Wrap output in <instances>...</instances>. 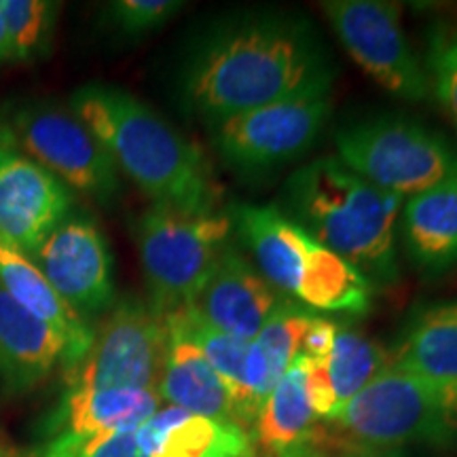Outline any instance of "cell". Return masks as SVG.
Masks as SVG:
<instances>
[{"instance_id": "obj_30", "label": "cell", "mask_w": 457, "mask_h": 457, "mask_svg": "<svg viewBox=\"0 0 457 457\" xmlns=\"http://www.w3.org/2000/svg\"><path fill=\"white\" fill-rule=\"evenodd\" d=\"M305 390L310 398V407L316 420L333 421L337 415V396L330 381L327 360H310L307 358L305 370Z\"/></svg>"}, {"instance_id": "obj_25", "label": "cell", "mask_w": 457, "mask_h": 457, "mask_svg": "<svg viewBox=\"0 0 457 457\" xmlns=\"http://www.w3.org/2000/svg\"><path fill=\"white\" fill-rule=\"evenodd\" d=\"M176 312H179L180 322L188 337H191L193 343L199 347V352L204 353V358L208 360V364L214 369V373L220 377V381L225 384L228 394H231L237 415L239 404H242L244 400L245 364H248L250 343L253 341L237 339V337L216 330L214 327H210L208 322H204L191 307H180V310Z\"/></svg>"}, {"instance_id": "obj_16", "label": "cell", "mask_w": 457, "mask_h": 457, "mask_svg": "<svg viewBox=\"0 0 457 457\" xmlns=\"http://www.w3.org/2000/svg\"><path fill=\"white\" fill-rule=\"evenodd\" d=\"M404 253L424 276L457 267V171L441 185L409 197L400 210Z\"/></svg>"}, {"instance_id": "obj_20", "label": "cell", "mask_w": 457, "mask_h": 457, "mask_svg": "<svg viewBox=\"0 0 457 457\" xmlns=\"http://www.w3.org/2000/svg\"><path fill=\"white\" fill-rule=\"evenodd\" d=\"M155 390H66L49 420V434L87 438L138 430L159 411Z\"/></svg>"}, {"instance_id": "obj_23", "label": "cell", "mask_w": 457, "mask_h": 457, "mask_svg": "<svg viewBox=\"0 0 457 457\" xmlns=\"http://www.w3.org/2000/svg\"><path fill=\"white\" fill-rule=\"evenodd\" d=\"M307 358L299 356L262 403L256 417V438L271 453L286 455L313 436L316 415L305 390Z\"/></svg>"}, {"instance_id": "obj_22", "label": "cell", "mask_w": 457, "mask_h": 457, "mask_svg": "<svg viewBox=\"0 0 457 457\" xmlns=\"http://www.w3.org/2000/svg\"><path fill=\"white\" fill-rule=\"evenodd\" d=\"M373 293V284L352 262L310 236L295 293L307 310L364 316L370 310Z\"/></svg>"}, {"instance_id": "obj_15", "label": "cell", "mask_w": 457, "mask_h": 457, "mask_svg": "<svg viewBox=\"0 0 457 457\" xmlns=\"http://www.w3.org/2000/svg\"><path fill=\"white\" fill-rule=\"evenodd\" d=\"M233 231L253 254L259 273L278 295L295 296L299 284L305 244L310 236L276 205L233 204L228 208Z\"/></svg>"}, {"instance_id": "obj_21", "label": "cell", "mask_w": 457, "mask_h": 457, "mask_svg": "<svg viewBox=\"0 0 457 457\" xmlns=\"http://www.w3.org/2000/svg\"><path fill=\"white\" fill-rule=\"evenodd\" d=\"M392 364L434 384L457 387V301L417 310L400 335Z\"/></svg>"}, {"instance_id": "obj_34", "label": "cell", "mask_w": 457, "mask_h": 457, "mask_svg": "<svg viewBox=\"0 0 457 457\" xmlns=\"http://www.w3.org/2000/svg\"><path fill=\"white\" fill-rule=\"evenodd\" d=\"M0 60H11L9 34H7V26H4L3 15H0Z\"/></svg>"}, {"instance_id": "obj_12", "label": "cell", "mask_w": 457, "mask_h": 457, "mask_svg": "<svg viewBox=\"0 0 457 457\" xmlns=\"http://www.w3.org/2000/svg\"><path fill=\"white\" fill-rule=\"evenodd\" d=\"M72 193L43 165L15 148L0 151V237L32 256L71 214Z\"/></svg>"}, {"instance_id": "obj_33", "label": "cell", "mask_w": 457, "mask_h": 457, "mask_svg": "<svg viewBox=\"0 0 457 457\" xmlns=\"http://www.w3.org/2000/svg\"><path fill=\"white\" fill-rule=\"evenodd\" d=\"M343 453L339 457H404L400 449H375V447H360V445H352L343 438Z\"/></svg>"}, {"instance_id": "obj_4", "label": "cell", "mask_w": 457, "mask_h": 457, "mask_svg": "<svg viewBox=\"0 0 457 457\" xmlns=\"http://www.w3.org/2000/svg\"><path fill=\"white\" fill-rule=\"evenodd\" d=\"M333 421L347 443L360 447L400 449L409 443L447 447L457 436V387L434 384L392 364Z\"/></svg>"}, {"instance_id": "obj_35", "label": "cell", "mask_w": 457, "mask_h": 457, "mask_svg": "<svg viewBox=\"0 0 457 457\" xmlns=\"http://www.w3.org/2000/svg\"><path fill=\"white\" fill-rule=\"evenodd\" d=\"M3 148H15V145H13V138H11L9 129L4 128V123H0V151H3Z\"/></svg>"}, {"instance_id": "obj_11", "label": "cell", "mask_w": 457, "mask_h": 457, "mask_svg": "<svg viewBox=\"0 0 457 457\" xmlns=\"http://www.w3.org/2000/svg\"><path fill=\"white\" fill-rule=\"evenodd\" d=\"M30 259L79 316L112 305V254L104 233L89 216L68 214Z\"/></svg>"}, {"instance_id": "obj_1", "label": "cell", "mask_w": 457, "mask_h": 457, "mask_svg": "<svg viewBox=\"0 0 457 457\" xmlns=\"http://www.w3.org/2000/svg\"><path fill=\"white\" fill-rule=\"evenodd\" d=\"M335 64L307 20L282 11L225 17L199 38L180 77L187 112L208 128L236 114L330 91Z\"/></svg>"}, {"instance_id": "obj_32", "label": "cell", "mask_w": 457, "mask_h": 457, "mask_svg": "<svg viewBox=\"0 0 457 457\" xmlns=\"http://www.w3.org/2000/svg\"><path fill=\"white\" fill-rule=\"evenodd\" d=\"M337 324L324 316H312L301 345V356L310 360H327L333 350Z\"/></svg>"}, {"instance_id": "obj_9", "label": "cell", "mask_w": 457, "mask_h": 457, "mask_svg": "<svg viewBox=\"0 0 457 457\" xmlns=\"http://www.w3.org/2000/svg\"><path fill=\"white\" fill-rule=\"evenodd\" d=\"M13 145L43 165L68 188L111 204L119 191V171L112 157L71 108L28 104L11 112L4 123Z\"/></svg>"}, {"instance_id": "obj_26", "label": "cell", "mask_w": 457, "mask_h": 457, "mask_svg": "<svg viewBox=\"0 0 457 457\" xmlns=\"http://www.w3.org/2000/svg\"><path fill=\"white\" fill-rule=\"evenodd\" d=\"M312 316L313 313L305 305L282 299L253 341L265 358L276 384L282 379L286 370L293 367L295 360L301 356L303 337L310 327Z\"/></svg>"}, {"instance_id": "obj_18", "label": "cell", "mask_w": 457, "mask_h": 457, "mask_svg": "<svg viewBox=\"0 0 457 457\" xmlns=\"http://www.w3.org/2000/svg\"><path fill=\"white\" fill-rule=\"evenodd\" d=\"M64 337L17 305L0 286V377L13 392L41 384L66 362Z\"/></svg>"}, {"instance_id": "obj_24", "label": "cell", "mask_w": 457, "mask_h": 457, "mask_svg": "<svg viewBox=\"0 0 457 457\" xmlns=\"http://www.w3.org/2000/svg\"><path fill=\"white\" fill-rule=\"evenodd\" d=\"M392 367V353L375 339L353 328H337L327 369L337 396V415L350 400ZM335 415V417H337Z\"/></svg>"}, {"instance_id": "obj_17", "label": "cell", "mask_w": 457, "mask_h": 457, "mask_svg": "<svg viewBox=\"0 0 457 457\" xmlns=\"http://www.w3.org/2000/svg\"><path fill=\"white\" fill-rule=\"evenodd\" d=\"M146 457H254L248 432L233 421L165 407L136 430Z\"/></svg>"}, {"instance_id": "obj_27", "label": "cell", "mask_w": 457, "mask_h": 457, "mask_svg": "<svg viewBox=\"0 0 457 457\" xmlns=\"http://www.w3.org/2000/svg\"><path fill=\"white\" fill-rule=\"evenodd\" d=\"M55 13L57 4L47 0H0L11 60L30 62L47 51Z\"/></svg>"}, {"instance_id": "obj_29", "label": "cell", "mask_w": 457, "mask_h": 457, "mask_svg": "<svg viewBox=\"0 0 457 457\" xmlns=\"http://www.w3.org/2000/svg\"><path fill=\"white\" fill-rule=\"evenodd\" d=\"M185 3L179 0H117L104 7L106 26L121 37H142L170 21Z\"/></svg>"}, {"instance_id": "obj_2", "label": "cell", "mask_w": 457, "mask_h": 457, "mask_svg": "<svg viewBox=\"0 0 457 457\" xmlns=\"http://www.w3.org/2000/svg\"><path fill=\"white\" fill-rule=\"evenodd\" d=\"M71 111L153 205L214 212L220 191L202 148L145 102L112 85L91 83L74 91Z\"/></svg>"}, {"instance_id": "obj_8", "label": "cell", "mask_w": 457, "mask_h": 457, "mask_svg": "<svg viewBox=\"0 0 457 457\" xmlns=\"http://www.w3.org/2000/svg\"><path fill=\"white\" fill-rule=\"evenodd\" d=\"M165 318L136 296L112 305L87 353L66 373V390H155L162 377Z\"/></svg>"}, {"instance_id": "obj_3", "label": "cell", "mask_w": 457, "mask_h": 457, "mask_svg": "<svg viewBox=\"0 0 457 457\" xmlns=\"http://www.w3.org/2000/svg\"><path fill=\"white\" fill-rule=\"evenodd\" d=\"M282 199L288 219L352 262L373 288L398 282L396 222L404 197L360 179L337 157H320L293 171Z\"/></svg>"}, {"instance_id": "obj_36", "label": "cell", "mask_w": 457, "mask_h": 457, "mask_svg": "<svg viewBox=\"0 0 457 457\" xmlns=\"http://www.w3.org/2000/svg\"><path fill=\"white\" fill-rule=\"evenodd\" d=\"M0 457H20V455H17V451H13L11 447H7V445L0 443Z\"/></svg>"}, {"instance_id": "obj_7", "label": "cell", "mask_w": 457, "mask_h": 457, "mask_svg": "<svg viewBox=\"0 0 457 457\" xmlns=\"http://www.w3.org/2000/svg\"><path fill=\"white\" fill-rule=\"evenodd\" d=\"M330 112V91L276 102L212 125V146L239 176L271 174L310 151Z\"/></svg>"}, {"instance_id": "obj_13", "label": "cell", "mask_w": 457, "mask_h": 457, "mask_svg": "<svg viewBox=\"0 0 457 457\" xmlns=\"http://www.w3.org/2000/svg\"><path fill=\"white\" fill-rule=\"evenodd\" d=\"M282 299L286 296L278 295L236 245L228 244L208 282L187 307L216 330L254 341Z\"/></svg>"}, {"instance_id": "obj_37", "label": "cell", "mask_w": 457, "mask_h": 457, "mask_svg": "<svg viewBox=\"0 0 457 457\" xmlns=\"http://www.w3.org/2000/svg\"><path fill=\"white\" fill-rule=\"evenodd\" d=\"M254 457H256V455H254Z\"/></svg>"}, {"instance_id": "obj_5", "label": "cell", "mask_w": 457, "mask_h": 457, "mask_svg": "<svg viewBox=\"0 0 457 457\" xmlns=\"http://www.w3.org/2000/svg\"><path fill=\"white\" fill-rule=\"evenodd\" d=\"M228 212L191 214L153 205L134 222L140 265L159 316L187 307L199 295L222 250L231 244Z\"/></svg>"}, {"instance_id": "obj_31", "label": "cell", "mask_w": 457, "mask_h": 457, "mask_svg": "<svg viewBox=\"0 0 457 457\" xmlns=\"http://www.w3.org/2000/svg\"><path fill=\"white\" fill-rule=\"evenodd\" d=\"M74 457H146L142 453L136 430L102 434V436L79 438Z\"/></svg>"}, {"instance_id": "obj_19", "label": "cell", "mask_w": 457, "mask_h": 457, "mask_svg": "<svg viewBox=\"0 0 457 457\" xmlns=\"http://www.w3.org/2000/svg\"><path fill=\"white\" fill-rule=\"evenodd\" d=\"M0 286L17 305L30 312L34 318L47 322L64 337L68 350L64 370L71 373L87 353L94 341V330L83 316H79L68 303L60 299L30 256L20 253L3 237H0Z\"/></svg>"}, {"instance_id": "obj_6", "label": "cell", "mask_w": 457, "mask_h": 457, "mask_svg": "<svg viewBox=\"0 0 457 457\" xmlns=\"http://www.w3.org/2000/svg\"><path fill=\"white\" fill-rule=\"evenodd\" d=\"M337 159L370 185L413 197L457 171V151L415 119L373 117L335 134Z\"/></svg>"}, {"instance_id": "obj_10", "label": "cell", "mask_w": 457, "mask_h": 457, "mask_svg": "<svg viewBox=\"0 0 457 457\" xmlns=\"http://www.w3.org/2000/svg\"><path fill=\"white\" fill-rule=\"evenodd\" d=\"M353 62L400 100L424 102L432 94L426 66L411 47L400 4L384 0H328L320 4Z\"/></svg>"}, {"instance_id": "obj_28", "label": "cell", "mask_w": 457, "mask_h": 457, "mask_svg": "<svg viewBox=\"0 0 457 457\" xmlns=\"http://www.w3.org/2000/svg\"><path fill=\"white\" fill-rule=\"evenodd\" d=\"M426 72L432 94L457 128V21L434 26L428 41Z\"/></svg>"}, {"instance_id": "obj_14", "label": "cell", "mask_w": 457, "mask_h": 457, "mask_svg": "<svg viewBox=\"0 0 457 457\" xmlns=\"http://www.w3.org/2000/svg\"><path fill=\"white\" fill-rule=\"evenodd\" d=\"M163 318L168 327V347L157 384L159 398L168 400L170 407L185 409L193 415L237 424L231 394L188 337L179 312H171Z\"/></svg>"}]
</instances>
